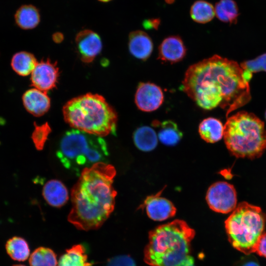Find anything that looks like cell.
Wrapping results in <instances>:
<instances>
[{
  "mask_svg": "<svg viewBox=\"0 0 266 266\" xmlns=\"http://www.w3.org/2000/svg\"><path fill=\"white\" fill-rule=\"evenodd\" d=\"M252 76L235 61L215 55L188 67L182 89L200 108L211 110L219 106L228 117L250 100Z\"/></svg>",
  "mask_w": 266,
  "mask_h": 266,
  "instance_id": "6da1fadb",
  "label": "cell"
},
{
  "mask_svg": "<svg viewBox=\"0 0 266 266\" xmlns=\"http://www.w3.org/2000/svg\"><path fill=\"white\" fill-rule=\"evenodd\" d=\"M116 171L111 165L98 163L84 169L71 191L68 221L79 230L100 227L113 212L117 192L113 182Z\"/></svg>",
  "mask_w": 266,
  "mask_h": 266,
  "instance_id": "7a4b0ae2",
  "label": "cell"
},
{
  "mask_svg": "<svg viewBox=\"0 0 266 266\" xmlns=\"http://www.w3.org/2000/svg\"><path fill=\"white\" fill-rule=\"evenodd\" d=\"M195 234L183 220H175L151 231L144 251V260L150 266H176L190 255Z\"/></svg>",
  "mask_w": 266,
  "mask_h": 266,
  "instance_id": "3957f363",
  "label": "cell"
},
{
  "mask_svg": "<svg viewBox=\"0 0 266 266\" xmlns=\"http://www.w3.org/2000/svg\"><path fill=\"white\" fill-rule=\"evenodd\" d=\"M63 113L74 129L101 137L116 135L117 113L100 95L87 93L72 98L63 106Z\"/></svg>",
  "mask_w": 266,
  "mask_h": 266,
  "instance_id": "277c9868",
  "label": "cell"
},
{
  "mask_svg": "<svg viewBox=\"0 0 266 266\" xmlns=\"http://www.w3.org/2000/svg\"><path fill=\"white\" fill-rule=\"evenodd\" d=\"M223 137L227 149L236 158L257 159L266 149L264 123L252 113L240 111L228 118Z\"/></svg>",
  "mask_w": 266,
  "mask_h": 266,
  "instance_id": "5b68a950",
  "label": "cell"
},
{
  "mask_svg": "<svg viewBox=\"0 0 266 266\" xmlns=\"http://www.w3.org/2000/svg\"><path fill=\"white\" fill-rule=\"evenodd\" d=\"M56 156L66 168L80 175L84 169L105 162L109 152L102 137L73 129L62 137Z\"/></svg>",
  "mask_w": 266,
  "mask_h": 266,
  "instance_id": "8992f818",
  "label": "cell"
},
{
  "mask_svg": "<svg viewBox=\"0 0 266 266\" xmlns=\"http://www.w3.org/2000/svg\"><path fill=\"white\" fill-rule=\"evenodd\" d=\"M266 222V216L260 207L245 201L239 203L225 222L230 243L245 255L255 253Z\"/></svg>",
  "mask_w": 266,
  "mask_h": 266,
  "instance_id": "52a82bcc",
  "label": "cell"
},
{
  "mask_svg": "<svg viewBox=\"0 0 266 266\" xmlns=\"http://www.w3.org/2000/svg\"><path fill=\"white\" fill-rule=\"evenodd\" d=\"M208 205L214 211L228 213L236 207V192L234 186L225 181H218L212 184L206 195Z\"/></svg>",
  "mask_w": 266,
  "mask_h": 266,
  "instance_id": "ba28073f",
  "label": "cell"
},
{
  "mask_svg": "<svg viewBox=\"0 0 266 266\" xmlns=\"http://www.w3.org/2000/svg\"><path fill=\"white\" fill-rule=\"evenodd\" d=\"M164 99L163 92L159 86L150 82H141L137 88L134 100L139 109L151 112L161 106Z\"/></svg>",
  "mask_w": 266,
  "mask_h": 266,
  "instance_id": "9c48e42d",
  "label": "cell"
},
{
  "mask_svg": "<svg viewBox=\"0 0 266 266\" xmlns=\"http://www.w3.org/2000/svg\"><path fill=\"white\" fill-rule=\"evenodd\" d=\"M31 74V81L34 88L47 93L56 87L59 71L56 63L47 59L38 63Z\"/></svg>",
  "mask_w": 266,
  "mask_h": 266,
  "instance_id": "30bf717a",
  "label": "cell"
},
{
  "mask_svg": "<svg viewBox=\"0 0 266 266\" xmlns=\"http://www.w3.org/2000/svg\"><path fill=\"white\" fill-rule=\"evenodd\" d=\"M75 43L81 60L87 63L92 62L102 49L100 36L90 30H84L78 33Z\"/></svg>",
  "mask_w": 266,
  "mask_h": 266,
  "instance_id": "8fae6325",
  "label": "cell"
},
{
  "mask_svg": "<svg viewBox=\"0 0 266 266\" xmlns=\"http://www.w3.org/2000/svg\"><path fill=\"white\" fill-rule=\"evenodd\" d=\"M162 191L148 196L143 204L148 217L155 221H163L173 217L176 209L168 200L161 197Z\"/></svg>",
  "mask_w": 266,
  "mask_h": 266,
  "instance_id": "7c38bea8",
  "label": "cell"
},
{
  "mask_svg": "<svg viewBox=\"0 0 266 266\" xmlns=\"http://www.w3.org/2000/svg\"><path fill=\"white\" fill-rule=\"evenodd\" d=\"M22 99L26 110L35 116L44 115L50 107V99L47 93L36 88L27 91Z\"/></svg>",
  "mask_w": 266,
  "mask_h": 266,
  "instance_id": "4fadbf2b",
  "label": "cell"
},
{
  "mask_svg": "<svg viewBox=\"0 0 266 266\" xmlns=\"http://www.w3.org/2000/svg\"><path fill=\"white\" fill-rule=\"evenodd\" d=\"M186 53L182 40L178 36L166 38L159 47L158 58L161 61L174 63L181 61Z\"/></svg>",
  "mask_w": 266,
  "mask_h": 266,
  "instance_id": "5bb4252c",
  "label": "cell"
},
{
  "mask_svg": "<svg viewBox=\"0 0 266 266\" xmlns=\"http://www.w3.org/2000/svg\"><path fill=\"white\" fill-rule=\"evenodd\" d=\"M128 44L131 54L141 60H147L153 49V44L150 37L145 32L139 30L130 33Z\"/></svg>",
  "mask_w": 266,
  "mask_h": 266,
  "instance_id": "9a60e30c",
  "label": "cell"
},
{
  "mask_svg": "<svg viewBox=\"0 0 266 266\" xmlns=\"http://www.w3.org/2000/svg\"><path fill=\"white\" fill-rule=\"evenodd\" d=\"M42 195L49 204L56 207L63 206L68 200L66 187L61 181L56 179L50 180L45 183Z\"/></svg>",
  "mask_w": 266,
  "mask_h": 266,
  "instance_id": "2e32d148",
  "label": "cell"
},
{
  "mask_svg": "<svg viewBox=\"0 0 266 266\" xmlns=\"http://www.w3.org/2000/svg\"><path fill=\"white\" fill-rule=\"evenodd\" d=\"M152 125L158 129V137L160 141L167 146H174L182 137L183 133L177 124L171 120L160 122L155 120Z\"/></svg>",
  "mask_w": 266,
  "mask_h": 266,
  "instance_id": "e0dca14e",
  "label": "cell"
},
{
  "mask_svg": "<svg viewBox=\"0 0 266 266\" xmlns=\"http://www.w3.org/2000/svg\"><path fill=\"white\" fill-rule=\"evenodd\" d=\"M224 126L218 119L208 117L203 120L199 127V134L208 143H215L223 137Z\"/></svg>",
  "mask_w": 266,
  "mask_h": 266,
  "instance_id": "ac0fdd59",
  "label": "cell"
},
{
  "mask_svg": "<svg viewBox=\"0 0 266 266\" xmlns=\"http://www.w3.org/2000/svg\"><path fill=\"white\" fill-rule=\"evenodd\" d=\"M15 19L17 25L21 29H32L40 22V13L38 9L33 5H24L17 10Z\"/></svg>",
  "mask_w": 266,
  "mask_h": 266,
  "instance_id": "d6986e66",
  "label": "cell"
},
{
  "mask_svg": "<svg viewBox=\"0 0 266 266\" xmlns=\"http://www.w3.org/2000/svg\"><path fill=\"white\" fill-rule=\"evenodd\" d=\"M133 139L136 147L145 152L153 150L158 144V136L155 131L148 126L137 129L133 133Z\"/></svg>",
  "mask_w": 266,
  "mask_h": 266,
  "instance_id": "ffe728a7",
  "label": "cell"
},
{
  "mask_svg": "<svg viewBox=\"0 0 266 266\" xmlns=\"http://www.w3.org/2000/svg\"><path fill=\"white\" fill-rule=\"evenodd\" d=\"M83 246L76 245L66 250L60 258L57 266H91Z\"/></svg>",
  "mask_w": 266,
  "mask_h": 266,
  "instance_id": "44dd1931",
  "label": "cell"
},
{
  "mask_svg": "<svg viewBox=\"0 0 266 266\" xmlns=\"http://www.w3.org/2000/svg\"><path fill=\"white\" fill-rule=\"evenodd\" d=\"M37 63L33 54L23 51L18 52L13 56L11 66L16 73L25 76L32 73Z\"/></svg>",
  "mask_w": 266,
  "mask_h": 266,
  "instance_id": "7402d4cb",
  "label": "cell"
},
{
  "mask_svg": "<svg viewBox=\"0 0 266 266\" xmlns=\"http://www.w3.org/2000/svg\"><path fill=\"white\" fill-rule=\"evenodd\" d=\"M5 249L7 254L13 260L24 261L30 255V249L27 242L23 238L14 236L6 243Z\"/></svg>",
  "mask_w": 266,
  "mask_h": 266,
  "instance_id": "603a6c76",
  "label": "cell"
},
{
  "mask_svg": "<svg viewBox=\"0 0 266 266\" xmlns=\"http://www.w3.org/2000/svg\"><path fill=\"white\" fill-rule=\"evenodd\" d=\"M215 13L220 21L225 23H236L239 15L238 8L233 0H220L216 3Z\"/></svg>",
  "mask_w": 266,
  "mask_h": 266,
  "instance_id": "cb8c5ba5",
  "label": "cell"
},
{
  "mask_svg": "<svg viewBox=\"0 0 266 266\" xmlns=\"http://www.w3.org/2000/svg\"><path fill=\"white\" fill-rule=\"evenodd\" d=\"M215 15V8L213 5L205 0H197L191 7V17L197 23H208L212 20Z\"/></svg>",
  "mask_w": 266,
  "mask_h": 266,
  "instance_id": "d4e9b609",
  "label": "cell"
},
{
  "mask_svg": "<svg viewBox=\"0 0 266 266\" xmlns=\"http://www.w3.org/2000/svg\"><path fill=\"white\" fill-rule=\"evenodd\" d=\"M30 266H57L55 253L50 249L39 247L31 254L29 259Z\"/></svg>",
  "mask_w": 266,
  "mask_h": 266,
  "instance_id": "484cf974",
  "label": "cell"
},
{
  "mask_svg": "<svg viewBox=\"0 0 266 266\" xmlns=\"http://www.w3.org/2000/svg\"><path fill=\"white\" fill-rule=\"evenodd\" d=\"M35 128L32 134V139L33 143L38 150H42L47 139V137L51 132V128L47 123L41 126L35 125Z\"/></svg>",
  "mask_w": 266,
  "mask_h": 266,
  "instance_id": "4316f807",
  "label": "cell"
},
{
  "mask_svg": "<svg viewBox=\"0 0 266 266\" xmlns=\"http://www.w3.org/2000/svg\"><path fill=\"white\" fill-rule=\"evenodd\" d=\"M240 66L243 69L251 73L260 71L266 72V53L261 55L254 60L244 62Z\"/></svg>",
  "mask_w": 266,
  "mask_h": 266,
  "instance_id": "83f0119b",
  "label": "cell"
},
{
  "mask_svg": "<svg viewBox=\"0 0 266 266\" xmlns=\"http://www.w3.org/2000/svg\"><path fill=\"white\" fill-rule=\"evenodd\" d=\"M106 266H136V265L129 256L119 255L110 259Z\"/></svg>",
  "mask_w": 266,
  "mask_h": 266,
  "instance_id": "f1b7e54d",
  "label": "cell"
},
{
  "mask_svg": "<svg viewBox=\"0 0 266 266\" xmlns=\"http://www.w3.org/2000/svg\"><path fill=\"white\" fill-rule=\"evenodd\" d=\"M233 266H261L258 260L252 255H246L236 261Z\"/></svg>",
  "mask_w": 266,
  "mask_h": 266,
  "instance_id": "f546056e",
  "label": "cell"
},
{
  "mask_svg": "<svg viewBox=\"0 0 266 266\" xmlns=\"http://www.w3.org/2000/svg\"><path fill=\"white\" fill-rule=\"evenodd\" d=\"M255 253L266 258V232H264L260 237L256 248Z\"/></svg>",
  "mask_w": 266,
  "mask_h": 266,
  "instance_id": "4dcf8cb0",
  "label": "cell"
},
{
  "mask_svg": "<svg viewBox=\"0 0 266 266\" xmlns=\"http://www.w3.org/2000/svg\"><path fill=\"white\" fill-rule=\"evenodd\" d=\"M160 23L158 19H151L144 21L143 26L146 29H157Z\"/></svg>",
  "mask_w": 266,
  "mask_h": 266,
  "instance_id": "1f68e13d",
  "label": "cell"
},
{
  "mask_svg": "<svg viewBox=\"0 0 266 266\" xmlns=\"http://www.w3.org/2000/svg\"><path fill=\"white\" fill-rule=\"evenodd\" d=\"M176 266H195L194 260L191 256H189L181 263Z\"/></svg>",
  "mask_w": 266,
  "mask_h": 266,
  "instance_id": "d6a6232c",
  "label": "cell"
},
{
  "mask_svg": "<svg viewBox=\"0 0 266 266\" xmlns=\"http://www.w3.org/2000/svg\"><path fill=\"white\" fill-rule=\"evenodd\" d=\"M63 34L60 33H55L53 35V39L56 42H61L63 39Z\"/></svg>",
  "mask_w": 266,
  "mask_h": 266,
  "instance_id": "836d02e7",
  "label": "cell"
},
{
  "mask_svg": "<svg viewBox=\"0 0 266 266\" xmlns=\"http://www.w3.org/2000/svg\"><path fill=\"white\" fill-rule=\"evenodd\" d=\"M100 1L103 2H107L108 1H110L112 0H98Z\"/></svg>",
  "mask_w": 266,
  "mask_h": 266,
  "instance_id": "e575fe53",
  "label": "cell"
},
{
  "mask_svg": "<svg viewBox=\"0 0 266 266\" xmlns=\"http://www.w3.org/2000/svg\"><path fill=\"white\" fill-rule=\"evenodd\" d=\"M12 266H25L23 265H20V264L19 265L18 264V265H14Z\"/></svg>",
  "mask_w": 266,
  "mask_h": 266,
  "instance_id": "d590c367",
  "label": "cell"
},
{
  "mask_svg": "<svg viewBox=\"0 0 266 266\" xmlns=\"http://www.w3.org/2000/svg\"><path fill=\"white\" fill-rule=\"evenodd\" d=\"M265 118H266V113H265Z\"/></svg>",
  "mask_w": 266,
  "mask_h": 266,
  "instance_id": "8d00e7d4",
  "label": "cell"
}]
</instances>
